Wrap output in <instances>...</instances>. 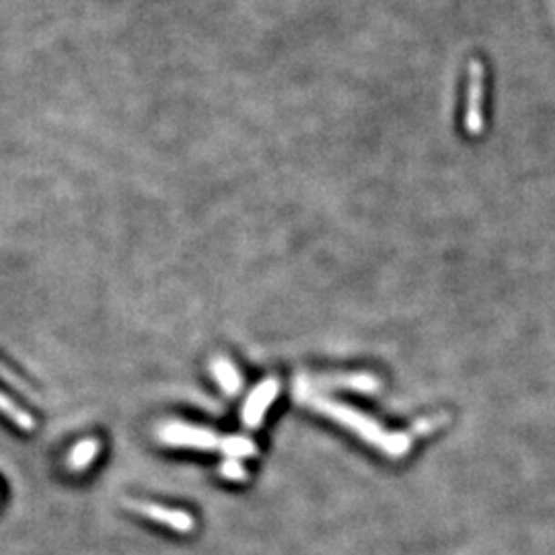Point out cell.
I'll use <instances>...</instances> for the list:
<instances>
[{
  "label": "cell",
  "mask_w": 555,
  "mask_h": 555,
  "mask_svg": "<svg viewBox=\"0 0 555 555\" xmlns=\"http://www.w3.org/2000/svg\"><path fill=\"white\" fill-rule=\"evenodd\" d=\"M99 450H101V442L98 438H85V440L77 442V445L70 448V453L67 457V468L72 473L85 471L88 465L98 458Z\"/></svg>",
  "instance_id": "8"
},
{
  "label": "cell",
  "mask_w": 555,
  "mask_h": 555,
  "mask_svg": "<svg viewBox=\"0 0 555 555\" xmlns=\"http://www.w3.org/2000/svg\"><path fill=\"white\" fill-rule=\"evenodd\" d=\"M0 414H5L15 426H19L21 430H27L29 432V430L36 428L34 416H31L29 412H26V409H23V407H19L9 396H5L3 391H0Z\"/></svg>",
  "instance_id": "9"
},
{
  "label": "cell",
  "mask_w": 555,
  "mask_h": 555,
  "mask_svg": "<svg viewBox=\"0 0 555 555\" xmlns=\"http://www.w3.org/2000/svg\"><path fill=\"white\" fill-rule=\"evenodd\" d=\"M128 510H132L136 514H142L150 520L159 522V525H165L177 533H190V530L196 529V520L190 512L180 510V509H165V506L144 502V500H132V498H126L122 500Z\"/></svg>",
  "instance_id": "4"
},
{
  "label": "cell",
  "mask_w": 555,
  "mask_h": 555,
  "mask_svg": "<svg viewBox=\"0 0 555 555\" xmlns=\"http://www.w3.org/2000/svg\"><path fill=\"white\" fill-rule=\"evenodd\" d=\"M484 64L471 60L469 64V85H468V109H465V128L469 134H479L484 128Z\"/></svg>",
  "instance_id": "6"
},
{
  "label": "cell",
  "mask_w": 555,
  "mask_h": 555,
  "mask_svg": "<svg viewBox=\"0 0 555 555\" xmlns=\"http://www.w3.org/2000/svg\"><path fill=\"white\" fill-rule=\"evenodd\" d=\"M211 370L216 383L221 385V389L227 393V396H237L241 387H243V376H241L239 368L232 365V360H229L227 356H216L212 360Z\"/></svg>",
  "instance_id": "7"
},
{
  "label": "cell",
  "mask_w": 555,
  "mask_h": 555,
  "mask_svg": "<svg viewBox=\"0 0 555 555\" xmlns=\"http://www.w3.org/2000/svg\"><path fill=\"white\" fill-rule=\"evenodd\" d=\"M296 399H299L303 406L315 409V412L332 417V420H335L337 424L345 426V428L352 430L354 434H358V437L368 442V445L381 448L385 455L401 457L409 448V438L406 434L387 432L383 426L376 424L373 417L365 416L362 412H358V409L337 404L334 399H327L311 391L296 389Z\"/></svg>",
  "instance_id": "1"
},
{
  "label": "cell",
  "mask_w": 555,
  "mask_h": 555,
  "mask_svg": "<svg viewBox=\"0 0 555 555\" xmlns=\"http://www.w3.org/2000/svg\"><path fill=\"white\" fill-rule=\"evenodd\" d=\"M296 389L299 391H321V389H350L373 393L379 389V379L368 373L358 375H301L296 379Z\"/></svg>",
  "instance_id": "3"
},
{
  "label": "cell",
  "mask_w": 555,
  "mask_h": 555,
  "mask_svg": "<svg viewBox=\"0 0 555 555\" xmlns=\"http://www.w3.org/2000/svg\"><path fill=\"white\" fill-rule=\"evenodd\" d=\"M157 438L167 447L196 448V450H221L227 458H249L257 455V447L252 438L241 437V434H222L202 428V426H191L185 422H165L159 426Z\"/></svg>",
  "instance_id": "2"
},
{
  "label": "cell",
  "mask_w": 555,
  "mask_h": 555,
  "mask_svg": "<svg viewBox=\"0 0 555 555\" xmlns=\"http://www.w3.org/2000/svg\"><path fill=\"white\" fill-rule=\"evenodd\" d=\"M0 379H3L5 383H9L13 389H17L26 397H31V399L37 401V396H36L34 387H31V385H27L26 381H23L21 376L17 373H15V370H11L6 365H3V362H0Z\"/></svg>",
  "instance_id": "10"
},
{
  "label": "cell",
  "mask_w": 555,
  "mask_h": 555,
  "mask_svg": "<svg viewBox=\"0 0 555 555\" xmlns=\"http://www.w3.org/2000/svg\"><path fill=\"white\" fill-rule=\"evenodd\" d=\"M278 393H280V383L276 379H265L249 393L245 406L241 409V422H243L245 428L249 430L260 428L263 424L265 412H268L270 406L273 404V399L278 397Z\"/></svg>",
  "instance_id": "5"
},
{
  "label": "cell",
  "mask_w": 555,
  "mask_h": 555,
  "mask_svg": "<svg viewBox=\"0 0 555 555\" xmlns=\"http://www.w3.org/2000/svg\"><path fill=\"white\" fill-rule=\"evenodd\" d=\"M219 473L221 478L229 481H245L249 478L247 469L243 468V463H241L239 458H227V461H222L219 465Z\"/></svg>",
  "instance_id": "11"
}]
</instances>
